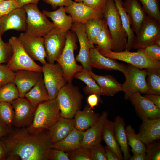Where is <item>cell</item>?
Instances as JSON below:
<instances>
[{
	"label": "cell",
	"instance_id": "cell-1",
	"mask_svg": "<svg viewBox=\"0 0 160 160\" xmlns=\"http://www.w3.org/2000/svg\"><path fill=\"white\" fill-rule=\"evenodd\" d=\"M46 129L37 133L27 128L12 130L1 139L7 149L6 160H48L53 143Z\"/></svg>",
	"mask_w": 160,
	"mask_h": 160
},
{
	"label": "cell",
	"instance_id": "cell-2",
	"mask_svg": "<svg viewBox=\"0 0 160 160\" xmlns=\"http://www.w3.org/2000/svg\"><path fill=\"white\" fill-rule=\"evenodd\" d=\"M102 13L112 40V51L114 52L124 51L127 44V35L113 0H108Z\"/></svg>",
	"mask_w": 160,
	"mask_h": 160
},
{
	"label": "cell",
	"instance_id": "cell-3",
	"mask_svg": "<svg viewBox=\"0 0 160 160\" xmlns=\"http://www.w3.org/2000/svg\"><path fill=\"white\" fill-rule=\"evenodd\" d=\"M60 117L57 97L39 104L34 112L31 124L27 128L30 132L37 133L48 129Z\"/></svg>",
	"mask_w": 160,
	"mask_h": 160
},
{
	"label": "cell",
	"instance_id": "cell-4",
	"mask_svg": "<svg viewBox=\"0 0 160 160\" xmlns=\"http://www.w3.org/2000/svg\"><path fill=\"white\" fill-rule=\"evenodd\" d=\"M84 96L78 87L72 83H67L60 90L57 99L60 116L73 118L79 109H80Z\"/></svg>",
	"mask_w": 160,
	"mask_h": 160
},
{
	"label": "cell",
	"instance_id": "cell-5",
	"mask_svg": "<svg viewBox=\"0 0 160 160\" xmlns=\"http://www.w3.org/2000/svg\"><path fill=\"white\" fill-rule=\"evenodd\" d=\"M23 7L26 14L25 32L27 34L44 37L53 29L56 27L53 22H50L39 11L37 4H27Z\"/></svg>",
	"mask_w": 160,
	"mask_h": 160
},
{
	"label": "cell",
	"instance_id": "cell-6",
	"mask_svg": "<svg viewBox=\"0 0 160 160\" xmlns=\"http://www.w3.org/2000/svg\"><path fill=\"white\" fill-rule=\"evenodd\" d=\"M76 37L69 30L67 32L66 40L64 49L56 61L62 67L64 76L68 83H72L75 74L84 68L77 64L74 55V51L77 49Z\"/></svg>",
	"mask_w": 160,
	"mask_h": 160
},
{
	"label": "cell",
	"instance_id": "cell-7",
	"mask_svg": "<svg viewBox=\"0 0 160 160\" xmlns=\"http://www.w3.org/2000/svg\"><path fill=\"white\" fill-rule=\"evenodd\" d=\"M13 50V55L6 65L13 71L29 70L42 72V66L37 64L25 50L18 37L12 36L9 40Z\"/></svg>",
	"mask_w": 160,
	"mask_h": 160
},
{
	"label": "cell",
	"instance_id": "cell-8",
	"mask_svg": "<svg viewBox=\"0 0 160 160\" xmlns=\"http://www.w3.org/2000/svg\"><path fill=\"white\" fill-rule=\"evenodd\" d=\"M124 75L125 80L121 85L122 91L125 93L126 99L136 93L147 94L148 88L146 83L147 73L144 70L131 64L128 65Z\"/></svg>",
	"mask_w": 160,
	"mask_h": 160
},
{
	"label": "cell",
	"instance_id": "cell-9",
	"mask_svg": "<svg viewBox=\"0 0 160 160\" xmlns=\"http://www.w3.org/2000/svg\"><path fill=\"white\" fill-rule=\"evenodd\" d=\"M42 66L43 79L50 100L56 98L61 89L67 82L58 63L49 62Z\"/></svg>",
	"mask_w": 160,
	"mask_h": 160
},
{
	"label": "cell",
	"instance_id": "cell-10",
	"mask_svg": "<svg viewBox=\"0 0 160 160\" xmlns=\"http://www.w3.org/2000/svg\"><path fill=\"white\" fill-rule=\"evenodd\" d=\"M97 50L105 57L125 62L139 68H160L159 61L152 59L138 51L131 52L124 50L120 52H114L112 50Z\"/></svg>",
	"mask_w": 160,
	"mask_h": 160
},
{
	"label": "cell",
	"instance_id": "cell-11",
	"mask_svg": "<svg viewBox=\"0 0 160 160\" xmlns=\"http://www.w3.org/2000/svg\"><path fill=\"white\" fill-rule=\"evenodd\" d=\"M67 32L56 27L43 37L48 62L55 63L61 55L65 45Z\"/></svg>",
	"mask_w": 160,
	"mask_h": 160
},
{
	"label": "cell",
	"instance_id": "cell-12",
	"mask_svg": "<svg viewBox=\"0 0 160 160\" xmlns=\"http://www.w3.org/2000/svg\"><path fill=\"white\" fill-rule=\"evenodd\" d=\"M160 37V23L153 18L147 16L135 36L132 48L138 49L147 46L154 44Z\"/></svg>",
	"mask_w": 160,
	"mask_h": 160
},
{
	"label": "cell",
	"instance_id": "cell-13",
	"mask_svg": "<svg viewBox=\"0 0 160 160\" xmlns=\"http://www.w3.org/2000/svg\"><path fill=\"white\" fill-rule=\"evenodd\" d=\"M18 39L25 50L34 60L39 61L43 65L47 63L45 60L47 55L43 37L32 36L25 32L20 33Z\"/></svg>",
	"mask_w": 160,
	"mask_h": 160
},
{
	"label": "cell",
	"instance_id": "cell-14",
	"mask_svg": "<svg viewBox=\"0 0 160 160\" xmlns=\"http://www.w3.org/2000/svg\"><path fill=\"white\" fill-rule=\"evenodd\" d=\"M71 29L76 34L80 45L79 51L76 57V60L81 64L84 70L92 72V67L91 63L90 50L94 46V45L88 39L84 24L74 23Z\"/></svg>",
	"mask_w": 160,
	"mask_h": 160
},
{
	"label": "cell",
	"instance_id": "cell-15",
	"mask_svg": "<svg viewBox=\"0 0 160 160\" xmlns=\"http://www.w3.org/2000/svg\"><path fill=\"white\" fill-rule=\"evenodd\" d=\"M11 103L14 112L13 124L19 128L30 126L32 123L36 108L25 97H19Z\"/></svg>",
	"mask_w": 160,
	"mask_h": 160
},
{
	"label": "cell",
	"instance_id": "cell-16",
	"mask_svg": "<svg viewBox=\"0 0 160 160\" xmlns=\"http://www.w3.org/2000/svg\"><path fill=\"white\" fill-rule=\"evenodd\" d=\"M26 18V13L23 7L17 8L0 17V34L2 35L10 30L25 31Z\"/></svg>",
	"mask_w": 160,
	"mask_h": 160
},
{
	"label": "cell",
	"instance_id": "cell-17",
	"mask_svg": "<svg viewBox=\"0 0 160 160\" xmlns=\"http://www.w3.org/2000/svg\"><path fill=\"white\" fill-rule=\"evenodd\" d=\"M13 82L19 93V97H25V94L43 78L42 72L29 70H19L15 71Z\"/></svg>",
	"mask_w": 160,
	"mask_h": 160
},
{
	"label": "cell",
	"instance_id": "cell-18",
	"mask_svg": "<svg viewBox=\"0 0 160 160\" xmlns=\"http://www.w3.org/2000/svg\"><path fill=\"white\" fill-rule=\"evenodd\" d=\"M65 8L66 13L70 14L74 23L84 24L91 19L103 18L102 12L86 5L83 2H73Z\"/></svg>",
	"mask_w": 160,
	"mask_h": 160
},
{
	"label": "cell",
	"instance_id": "cell-19",
	"mask_svg": "<svg viewBox=\"0 0 160 160\" xmlns=\"http://www.w3.org/2000/svg\"><path fill=\"white\" fill-rule=\"evenodd\" d=\"M107 111L102 112L97 121L89 128L84 132L81 146L88 148L101 143L105 122L107 119Z\"/></svg>",
	"mask_w": 160,
	"mask_h": 160
},
{
	"label": "cell",
	"instance_id": "cell-20",
	"mask_svg": "<svg viewBox=\"0 0 160 160\" xmlns=\"http://www.w3.org/2000/svg\"><path fill=\"white\" fill-rule=\"evenodd\" d=\"M129 99L136 113L141 119L160 118V109L142 96L141 94L138 92L134 94Z\"/></svg>",
	"mask_w": 160,
	"mask_h": 160
},
{
	"label": "cell",
	"instance_id": "cell-21",
	"mask_svg": "<svg viewBox=\"0 0 160 160\" xmlns=\"http://www.w3.org/2000/svg\"><path fill=\"white\" fill-rule=\"evenodd\" d=\"M90 55L92 67L107 70H117L124 75L126 73L127 66L119 63L115 59L104 56L94 46L90 49Z\"/></svg>",
	"mask_w": 160,
	"mask_h": 160
},
{
	"label": "cell",
	"instance_id": "cell-22",
	"mask_svg": "<svg viewBox=\"0 0 160 160\" xmlns=\"http://www.w3.org/2000/svg\"><path fill=\"white\" fill-rule=\"evenodd\" d=\"M123 6L129 17L132 29L137 35L147 15L138 0H125Z\"/></svg>",
	"mask_w": 160,
	"mask_h": 160
},
{
	"label": "cell",
	"instance_id": "cell-23",
	"mask_svg": "<svg viewBox=\"0 0 160 160\" xmlns=\"http://www.w3.org/2000/svg\"><path fill=\"white\" fill-rule=\"evenodd\" d=\"M138 136L146 145L160 138V119H142Z\"/></svg>",
	"mask_w": 160,
	"mask_h": 160
},
{
	"label": "cell",
	"instance_id": "cell-24",
	"mask_svg": "<svg viewBox=\"0 0 160 160\" xmlns=\"http://www.w3.org/2000/svg\"><path fill=\"white\" fill-rule=\"evenodd\" d=\"M75 128L73 118L68 119L60 116L48 130L49 137L54 143L64 138Z\"/></svg>",
	"mask_w": 160,
	"mask_h": 160
},
{
	"label": "cell",
	"instance_id": "cell-25",
	"mask_svg": "<svg viewBox=\"0 0 160 160\" xmlns=\"http://www.w3.org/2000/svg\"><path fill=\"white\" fill-rule=\"evenodd\" d=\"M88 73L100 87L101 95L113 96L119 92L122 91L121 84L112 75H99L92 71Z\"/></svg>",
	"mask_w": 160,
	"mask_h": 160
},
{
	"label": "cell",
	"instance_id": "cell-26",
	"mask_svg": "<svg viewBox=\"0 0 160 160\" xmlns=\"http://www.w3.org/2000/svg\"><path fill=\"white\" fill-rule=\"evenodd\" d=\"M100 115L94 111L88 104L86 105L83 110H78L74 115L75 128L81 132H84L97 121Z\"/></svg>",
	"mask_w": 160,
	"mask_h": 160
},
{
	"label": "cell",
	"instance_id": "cell-27",
	"mask_svg": "<svg viewBox=\"0 0 160 160\" xmlns=\"http://www.w3.org/2000/svg\"><path fill=\"white\" fill-rule=\"evenodd\" d=\"M83 133L84 132L75 128L64 138L53 143L52 148L59 149L66 153L81 147Z\"/></svg>",
	"mask_w": 160,
	"mask_h": 160
},
{
	"label": "cell",
	"instance_id": "cell-28",
	"mask_svg": "<svg viewBox=\"0 0 160 160\" xmlns=\"http://www.w3.org/2000/svg\"><path fill=\"white\" fill-rule=\"evenodd\" d=\"M42 12L51 19L56 27L65 32L71 28L73 21L71 16L66 14L65 7H60L57 9L52 12L43 10Z\"/></svg>",
	"mask_w": 160,
	"mask_h": 160
},
{
	"label": "cell",
	"instance_id": "cell-29",
	"mask_svg": "<svg viewBox=\"0 0 160 160\" xmlns=\"http://www.w3.org/2000/svg\"><path fill=\"white\" fill-rule=\"evenodd\" d=\"M114 133L123 154V159H129L131 157L126 135L124 119L119 116L115 119Z\"/></svg>",
	"mask_w": 160,
	"mask_h": 160
},
{
	"label": "cell",
	"instance_id": "cell-30",
	"mask_svg": "<svg viewBox=\"0 0 160 160\" xmlns=\"http://www.w3.org/2000/svg\"><path fill=\"white\" fill-rule=\"evenodd\" d=\"M103 140L106 146L117 156L119 160H123L122 153L117 140L114 133V124L107 119L105 123Z\"/></svg>",
	"mask_w": 160,
	"mask_h": 160
},
{
	"label": "cell",
	"instance_id": "cell-31",
	"mask_svg": "<svg viewBox=\"0 0 160 160\" xmlns=\"http://www.w3.org/2000/svg\"><path fill=\"white\" fill-rule=\"evenodd\" d=\"M25 97L35 108L40 103L50 100L43 78L39 80L25 94Z\"/></svg>",
	"mask_w": 160,
	"mask_h": 160
},
{
	"label": "cell",
	"instance_id": "cell-32",
	"mask_svg": "<svg viewBox=\"0 0 160 160\" xmlns=\"http://www.w3.org/2000/svg\"><path fill=\"white\" fill-rule=\"evenodd\" d=\"M119 12L123 26L127 35V41L125 50L130 51L132 48L135 35L131 26L129 17L123 6L122 0H113Z\"/></svg>",
	"mask_w": 160,
	"mask_h": 160
},
{
	"label": "cell",
	"instance_id": "cell-33",
	"mask_svg": "<svg viewBox=\"0 0 160 160\" xmlns=\"http://www.w3.org/2000/svg\"><path fill=\"white\" fill-rule=\"evenodd\" d=\"M147 73L146 83L148 88L147 94L160 95V68H145Z\"/></svg>",
	"mask_w": 160,
	"mask_h": 160
},
{
	"label": "cell",
	"instance_id": "cell-34",
	"mask_svg": "<svg viewBox=\"0 0 160 160\" xmlns=\"http://www.w3.org/2000/svg\"><path fill=\"white\" fill-rule=\"evenodd\" d=\"M105 23V21L103 18L91 19L84 24L88 39L93 45H96V38L102 30Z\"/></svg>",
	"mask_w": 160,
	"mask_h": 160
},
{
	"label": "cell",
	"instance_id": "cell-35",
	"mask_svg": "<svg viewBox=\"0 0 160 160\" xmlns=\"http://www.w3.org/2000/svg\"><path fill=\"white\" fill-rule=\"evenodd\" d=\"M74 78L81 81L86 84L84 88V91L86 94H95L100 98L101 95L100 87L96 81L89 75L88 72L83 69L76 73Z\"/></svg>",
	"mask_w": 160,
	"mask_h": 160
},
{
	"label": "cell",
	"instance_id": "cell-36",
	"mask_svg": "<svg viewBox=\"0 0 160 160\" xmlns=\"http://www.w3.org/2000/svg\"><path fill=\"white\" fill-rule=\"evenodd\" d=\"M128 143L132 148L131 151L133 154L146 153V148L144 143L136 134L135 130L130 125L125 127Z\"/></svg>",
	"mask_w": 160,
	"mask_h": 160
},
{
	"label": "cell",
	"instance_id": "cell-37",
	"mask_svg": "<svg viewBox=\"0 0 160 160\" xmlns=\"http://www.w3.org/2000/svg\"><path fill=\"white\" fill-rule=\"evenodd\" d=\"M95 41L97 50H112V40L106 23L96 37Z\"/></svg>",
	"mask_w": 160,
	"mask_h": 160
},
{
	"label": "cell",
	"instance_id": "cell-38",
	"mask_svg": "<svg viewBox=\"0 0 160 160\" xmlns=\"http://www.w3.org/2000/svg\"><path fill=\"white\" fill-rule=\"evenodd\" d=\"M19 97L18 89L13 82L0 87V102L11 103L13 100Z\"/></svg>",
	"mask_w": 160,
	"mask_h": 160
},
{
	"label": "cell",
	"instance_id": "cell-39",
	"mask_svg": "<svg viewBox=\"0 0 160 160\" xmlns=\"http://www.w3.org/2000/svg\"><path fill=\"white\" fill-rule=\"evenodd\" d=\"M148 16L160 23V11L159 0H138Z\"/></svg>",
	"mask_w": 160,
	"mask_h": 160
},
{
	"label": "cell",
	"instance_id": "cell-40",
	"mask_svg": "<svg viewBox=\"0 0 160 160\" xmlns=\"http://www.w3.org/2000/svg\"><path fill=\"white\" fill-rule=\"evenodd\" d=\"M14 112L10 103L0 102V120L7 126L12 128Z\"/></svg>",
	"mask_w": 160,
	"mask_h": 160
},
{
	"label": "cell",
	"instance_id": "cell-41",
	"mask_svg": "<svg viewBox=\"0 0 160 160\" xmlns=\"http://www.w3.org/2000/svg\"><path fill=\"white\" fill-rule=\"evenodd\" d=\"M13 55L12 47L10 43L4 42L0 34V64L7 63Z\"/></svg>",
	"mask_w": 160,
	"mask_h": 160
},
{
	"label": "cell",
	"instance_id": "cell-42",
	"mask_svg": "<svg viewBox=\"0 0 160 160\" xmlns=\"http://www.w3.org/2000/svg\"><path fill=\"white\" fill-rule=\"evenodd\" d=\"M66 153L69 160H92L88 149L82 146Z\"/></svg>",
	"mask_w": 160,
	"mask_h": 160
},
{
	"label": "cell",
	"instance_id": "cell-43",
	"mask_svg": "<svg viewBox=\"0 0 160 160\" xmlns=\"http://www.w3.org/2000/svg\"><path fill=\"white\" fill-rule=\"evenodd\" d=\"M15 72L10 70L6 65L0 64V87L13 82Z\"/></svg>",
	"mask_w": 160,
	"mask_h": 160
},
{
	"label": "cell",
	"instance_id": "cell-44",
	"mask_svg": "<svg viewBox=\"0 0 160 160\" xmlns=\"http://www.w3.org/2000/svg\"><path fill=\"white\" fill-rule=\"evenodd\" d=\"M137 51L143 53L152 59L160 60V47L156 44L147 46L137 49Z\"/></svg>",
	"mask_w": 160,
	"mask_h": 160
},
{
	"label": "cell",
	"instance_id": "cell-45",
	"mask_svg": "<svg viewBox=\"0 0 160 160\" xmlns=\"http://www.w3.org/2000/svg\"><path fill=\"white\" fill-rule=\"evenodd\" d=\"M92 160H107L105 147L101 143L88 148Z\"/></svg>",
	"mask_w": 160,
	"mask_h": 160
},
{
	"label": "cell",
	"instance_id": "cell-46",
	"mask_svg": "<svg viewBox=\"0 0 160 160\" xmlns=\"http://www.w3.org/2000/svg\"><path fill=\"white\" fill-rule=\"evenodd\" d=\"M146 153L147 160H160V145L155 141L147 145Z\"/></svg>",
	"mask_w": 160,
	"mask_h": 160
},
{
	"label": "cell",
	"instance_id": "cell-47",
	"mask_svg": "<svg viewBox=\"0 0 160 160\" xmlns=\"http://www.w3.org/2000/svg\"><path fill=\"white\" fill-rule=\"evenodd\" d=\"M18 8V6L15 0H6L0 1V17Z\"/></svg>",
	"mask_w": 160,
	"mask_h": 160
},
{
	"label": "cell",
	"instance_id": "cell-48",
	"mask_svg": "<svg viewBox=\"0 0 160 160\" xmlns=\"http://www.w3.org/2000/svg\"><path fill=\"white\" fill-rule=\"evenodd\" d=\"M48 160H69L67 153L62 150L51 148L48 154Z\"/></svg>",
	"mask_w": 160,
	"mask_h": 160
},
{
	"label": "cell",
	"instance_id": "cell-49",
	"mask_svg": "<svg viewBox=\"0 0 160 160\" xmlns=\"http://www.w3.org/2000/svg\"><path fill=\"white\" fill-rule=\"evenodd\" d=\"M108 0H83V3L86 5L102 12Z\"/></svg>",
	"mask_w": 160,
	"mask_h": 160
},
{
	"label": "cell",
	"instance_id": "cell-50",
	"mask_svg": "<svg viewBox=\"0 0 160 160\" xmlns=\"http://www.w3.org/2000/svg\"><path fill=\"white\" fill-rule=\"evenodd\" d=\"M46 3L50 4L54 9L57 7H67L71 5L73 2L72 0H42Z\"/></svg>",
	"mask_w": 160,
	"mask_h": 160
},
{
	"label": "cell",
	"instance_id": "cell-51",
	"mask_svg": "<svg viewBox=\"0 0 160 160\" xmlns=\"http://www.w3.org/2000/svg\"><path fill=\"white\" fill-rule=\"evenodd\" d=\"M100 98L96 94H90L87 98L88 104L92 109L97 105L100 100Z\"/></svg>",
	"mask_w": 160,
	"mask_h": 160
},
{
	"label": "cell",
	"instance_id": "cell-52",
	"mask_svg": "<svg viewBox=\"0 0 160 160\" xmlns=\"http://www.w3.org/2000/svg\"><path fill=\"white\" fill-rule=\"evenodd\" d=\"M158 108L160 109V96L159 95L146 94L143 96Z\"/></svg>",
	"mask_w": 160,
	"mask_h": 160
},
{
	"label": "cell",
	"instance_id": "cell-53",
	"mask_svg": "<svg viewBox=\"0 0 160 160\" xmlns=\"http://www.w3.org/2000/svg\"><path fill=\"white\" fill-rule=\"evenodd\" d=\"M12 130V128L7 126L0 120V140L2 137L9 135Z\"/></svg>",
	"mask_w": 160,
	"mask_h": 160
},
{
	"label": "cell",
	"instance_id": "cell-54",
	"mask_svg": "<svg viewBox=\"0 0 160 160\" xmlns=\"http://www.w3.org/2000/svg\"><path fill=\"white\" fill-rule=\"evenodd\" d=\"M107 160H119L115 154L107 146L105 147Z\"/></svg>",
	"mask_w": 160,
	"mask_h": 160
},
{
	"label": "cell",
	"instance_id": "cell-55",
	"mask_svg": "<svg viewBox=\"0 0 160 160\" xmlns=\"http://www.w3.org/2000/svg\"><path fill=\"white\" fill-rule=\"evenodd\" d=\"M17 3L19 8H22L25 5L29 4H37L39 0H15Z\"/></svg>",
	"mask_w": 160,
	"mask_h": 160
},
{
	"label": "cell",
	"instance_id": "cell-56",
	"mask_svg": "<svg viewBox=\"0 0 160 160\" xmlns=\"http://www.w3.org/2000/svg\"><path fill=\"white\" fill-rule=\"evenodd\" d=\"M7 150L4 144L0 140V160H6Z\"/></svg>",
	"mask_w": 160,
	"mask_h": 160
},
{
	"label": "cell",
	"instance_id": "cell-57",
	"mask_svg": "<svg viewBox=\"0 0 160 160\" xmlns=\"http://www.w3.org/2000/svg\"><path fill=\"white\" fill-rule=\"evenodd\" d=\"M130 160H147L146 153H140L133 154L129 159Z\"/></svg>",
	"mask_w": 160,
	"mask_h": 160
},
{
	"label": "cell",
	"instance_id": "cell-58",
	"mask_svg": "<svg viewBox=\"0 0 160 160\" xmlns=\"http://www.w3.org/2000/svg\"><path fill=\"white\" fill-rule=\"evenodd\" d=\"M75 1L79 2V3H81L83 2V0H75Z\"/></svg>",
	"mask_w": 160,
	"mask_h": 160
},
{
	"label": "cell",
	"instance_id": "cell-59",
	"mask_svg": "<svg viewBox=\"0 0 160 160\" xmlns=\"http://www.w3.org/2000/svg\"><path fill=\"white\" fill-rule=\"evenodd\" d=\"M5 0H0V2L2 1H5Z\"/></svg>",
	"mask_w": 160,
	"mask_h": 160
}]
</instances>
